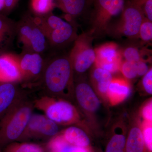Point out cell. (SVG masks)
<instances>
[{
  "label": "cell",
  "mask_w": 152,
  "mask_h": 152,
  "mask_svg": "<svg viewBox=\"0 0 152 152\" xmlns=\"http://www.w3.org/2000/svg\"><path fill=\"white\" fill-rule=\"evenodd\" d=\"M74 70L69 56H56L46 60L43 72L36 84L42 96L59 98L70 89L73 81Z\"/></svg>",
  "instance_id": "6da1fadb"
},
{
  "label": "cell",
  "mask_w": 152,
  "mask_h": 152,
  "mask_svg": "<svg viewBox=\"0 0 152 152\" xmlns=\"http://www.w3.org/2000/svg\"><path fill=\"white\" fill-rule=\"evenodd\" d=\"M34 107V103L26 95L0 120V147L23 135Z\"/></svg>",
  "instance_id": "7a4b0ae2"
},
{
  "label": "cell",
  "mask_w": 152,
  "mask_h": 152,
  "mask_svg": "<svg viewBox=\"0 0 152 152\" xmlns=\"http://www.w3.org/2000/svg\"><path fill=\"white\" fill-rule=\"evenodd\" d=\"M34 19L46 38L49 46L60 48L75 41L77 37L75 28L53 13L44 15H34Z\"/></svg>",
  "instance_id": "3957f363"
},
{
  "label": "cell",
  "mask_w": 152,
  "mask_h": 152,
  "mask_svg": "<svg viewBox=\"0 0 152 152\" xmlns=\"http://www.w3.org/2000/svg\"><path fill=\"white\" fill-rule=\"evenodd\" d=\"M16 37L23 50L42 54L49 47L44 33L29 14H25L17 22Z\"/></svg>",
  "instance_id": "277c9868"
},
{
  "label": "cell",
  "mask_w": 152,
  "mask_h": 152,
  "mask_svg": "<svg viewBox=\"0 0 152 152\" xmlns=\"http://www.w3.org/2000/svg\"><path fill=\"white\" fill-rule=\"evenodd\" d=\"M34 107L42 111L45 115L57 124H69L77 118L75 108L66 101L42 96L34 103Z\"/></svg>",
  "instance_id": "5b68a950"
},
{
  "label": "cell",
  "mask_w": 152,
  "mask_h": 152,
  "mask_svg": "<svg viewBox=\"0 0 152 152\" xmlns=\"http://www.w3.org/2000/svg\"><path fill=\"white\" fill-rule=\"evenodd\" d=\"M92 33H85L77 36L69 55L74 72L82 74L88 70L95 63L96 55L93 48Z\"/></svg>",
  "instance_id": "8992f818"
},
{
  "label": "cell",
  "mask_w": 152,
  "mask_h": 152,
  "mask_svg": "<svg viewBox=\"0 0 152 152\" xmlns=\"http://www.w3.org/2000/svg\"><path fill=\"white\" fill-rule=\"evenodd\" d=\"M94 8L92 16V34L99 35L107 31L110 21L121 13L125 0H94Z\"/></svg>",
  "instance_id": "52a82bcc"
},
{
  "label": "cell",
  "mask_w": 152,
  "mask_h": 152,
  "mask_svg": "<svg viewBox=\"0 0 152 152\" xmlns=\"http://www.w3.org/2000/svg\"><path fill=\"white\" fill-rule=\"evenodd\" d=\"M121 14L120 20L110 30L112 34L117 37H138L139 30L145 18L142 8L128 1L125 3Z\"/></svg>",
  "instance_id": "ba28073f"
},
{
  "label": "cell",
  "mask_w": 152,
  "mask_h": 152,
  "mask_svg": "<svg viewBox=\"0 0 152 152\" xmlns=\"http://www.w3.org/2000/svg\"><path fill=\"white\" fill-rule=\"evenodd\" d=\"M18 57L22 75L21 83L36 85L42 75L46 60L41 54L25 50Z\"/></svg>",
  "instance_id": "9c48e42d"
},
{
  "label": "cell",
  "mask_w": 152,
  "mask_h": 152,
  "mask_svg": "<svg viewBox=\"0 0 152 152\" xmlns=\"http://www.w3.org/2000/svg\"><path fill=\"white\" fill-rule=\"evenodd\" d=\"M22 80L18 56L6 52L0 55V83H19Z\"/></svg>",
  "instance_id": "30bf717a"
},
{
  "label": "cell",
  "mask_w": 152,
  "mask_h": 152,
  "mask_svg": "<svg viewBox=\"0 0 152 152\" xmlns=\"http://www.w3.org/2000/svg\"><path fill=\"white\" fill-rule=\"evenodd\" d=\"M25 95L18 83H0V120Z\"/></svg>",
  "instance_id": "8fae6325"
},
{
  "label": "cell",
  "mask_w": 152,
  "mask_h": 152,
  "mask_svg": "<svg viewBox=\"0 0 152 152\" xmlns=\"http://www.w3.org/2000/svg\"><path fill=\"white\" fill-rule=\"evenodd\" d=\"M59 130L58 124L45 115L32 114L23 135L30 133L52 137L56 135Z\"/></svg>",
  "instance_id": "7c38bea8"
},
{
  "label": "cell",
  "mask_w": 152,
  "mask_h": 152,
  "mask_svg": "<svg viewBox=\"0 0 152 152\" xmlns=\"http://www.w3.org/2000/svg\"><path fill=\"white\" fill-rule=\"evenodd\" d=\"M76 99L79 104L87 111L94 112L99 108L101 103L92 88L85 82H80L75 88Z\"/></svg>",
  "instance_id": "4fadbf2b"
},
{
  "label": "cell",
  "mask_w": 152,
  "mask_h": 152,
  "mask_svg": "<svg viewBox=\"0 0 152 152\" xmlns=\"http://www.w3.org/2000/svg\"><path fill=\"white\" fill-rule=\"evenodd\" d=\"M17 23L0 13V55L8 52L16 37Z\"/></svg>",
  "instance_id": "5bb4252c"
},
{
  "label": "cell",
  "mask_w": 152,
  "mask_h": 152,
  "mask_svg": "<svg viewBox=\"0 0 152 152\" xmlns=\"http://www.w3.org/2000/svg\"><path fill=\"white\" fill-rule=\"evenodd\" d=\"M130 93V86L126 79L115 78L111 82L107 94L110 102L114 105L126 99Z\"/></svg>",
  "instance_id": "9a60e30c"
},
{
  "label": "cell",
  "mask_w": 152,
  "mask_h": 152,
  "mask_svg": "<svg viewBox=\"0 0 152 152\" xmlns=\"http://www.w3.org/2000/svg\"><path fill=\"white\" fill-rule=\"evenodd\" d=\"M95 64L109 63L121 61V53L118 45L114 42L107 43L95 49Z\"/></svg>",
  "instance_id": "2e32d148"
},
{
  "label": "cell",
  "mask_w": 152,
  "mask_h": 152,
  "mask_svg": "<svg viewBox=\"0 0 152 152\" xmlns=\"http://www.w3.org/2000/svg\"><path fill=\"white\" fill-rule=\"evenodd\" d=\"M56 7L71 17H75L83 12L88 4V0H54Z\"/></svg>",
  "instance_id": "e0dca14e"
},
{
  "label": "cell",
  "mask_w": 152,
  "mask_h": 152,
  "mask_svg": "<svg viewBox=\"0 0 152 152\" xmlns=\"http://www.w3.org/2000/svg\"><path fill=\"white\" fill-rule=\"evenodd\" d=\"M64 138L66 142L75 146L85 148L90 144V140L87 134L77 127H69L64 133Z\"/></svg>",
  "instance_id": "ac0fdd59"
},
{
  "label": "cell",
  "mask_w": 152,
  "mask_h": 152,
  "mask_svg": "<svg viewBox=\"0 0 152 152\" xmlns=\"http://www.w3.org/2000/svg\"><path fill=\"white\" fill-rule=\"evenodd\" d=\"M92 77L99 91L103 94H107L113 79L111 73L96 66L92 74Z\"/></svg>",
  "instance_id": "d6986e66"
},
{
  "label": "cell",
  "mask_w": 152,
  "mask_h": 152,
  "mask_svg": "<svg viewBox=\"0 0 152 152\" xmlns=\"http://www.w3.org/2000/svg\"><path fill=\"white\" fill-rule=\"evenodd\" d=\"M144 144L141 130L137 127L132 128L126 142V152H143Z\"/></svg>",
  "instance_id": "ffe728a7"
},
{
  "label": "cell",
  "mask_w": 152,
  "mask_h": 152,
  "mask_svg": "<svg viewBox=\"0 0 152 152\" xmlns=\"http://www.w3.org/2000/svg\"><path fill=\"white\" fill-rule=\"evenodd\" d=\"M56 7L54 0H31L30 2V7L35 15L51 13Z\"/></svg>",
  "instance_id": "44dd1931"
},
{
  "label": "cell",
  "mask_w": 152,
  "mask_h": 152,
  "mask_svg": "<svg viewBox=\"0 0 152 152\" xmlns=\"http://www.w3.org/2000/svg\"><path fill=\"white\" fill-rule=\"evenodd\" d=\"M126 139L124 135L117 134L111 139L108 144L106 152H124Z\"/></svg>",
  "instance_id": "7402d4cb"
},
{
  "label": "cell",
  "mask_w": 152,
  "mask_h": 152,
  "mask_svg": "<svg viewBox=\"0 0 152 152\" xmlns=\"http://www.w3.org/2000/svg\"><path fill=\"white\" fill-rule=\"evenodd\" d=\"M51 148L54 152H87L83 148L69 145L61 141L58 138L51 142Z\"/></svg>",
  "instance_id": "603a6c76"
},
{
  "label": "cell",
  "mask_w": 152,
  "mask_h": 152,
  "mask_svg": "<svg viewBox=\"0 0 152 152\" xmlns=\"http://www.w3.org/2000/svg\"><path fill=\"white\" fill-rule=\"evenodd\" d=\"M139 37L145 42H150L152 39V22L146 18H144L139 30Z\"/></svg>",
  "instance_id": "cb8c5ba5"
},
{
  "label": "cell",
  "mask_w": 152,
  "mask_h": 152,
  "mask_svg": "<svg viewBox=\"0 0 152 152\" xmlns=\"http://www.w3.org/2000/svg\"><path fill=\"white\" fill-rule=\"evenodd\" d=\"M120 69L126 79H134L138 76L135 63L125 61L121 63Z\"/></svg>",
  "instance_id": "d4e9b609"
},
{
  "label": "cell",
  "mask_w": 152,
  "mask_h": 152,
  "mask_svg": "<svg viewBox=\"0 0 152 152\" xmlns=\"http://www.w3.org/2000/svg\"><path fill=\"white\" fill-rule=\"evenodd\" d=\"M123 55L126 61L136 63L142 60L140 52L135 47H128L125 49Z\"/></svg>",
  "instance_id": "484cf974"
},
{
  "label": "cell",
  "mask_w": 152,
  "mask_h": 152,
  "mask_svg": "<svg viewBox=\"0 0 152 152\" xmlns=\"http://www.w3.org/2000/svg\"><path fill=\"white\" fill-rule=\"evenodd\" d=\"M147 122V121H146ZM151 122H147L144 126L142 133L144 143L148 148L151 151L152 150V128Z\"/></svg>",
  "instance_id": "4316f807"
},
{
  "label": "cell",
  "mask_w": 152,
  "mask_h": 152,
  "mask_svg": "<svg viewBox=\"0 0 152 152\" xmlns=\"http://www.w3.org/2000/svg\"><path fill=\"white\" fill-rule=\"evenodd\" d=\"M15 152H43L40 146L34 144L26 143L20 145Z\"/></svg>",
  "instance_id": "83f0119b"
},
{
  "label": "cell",
  "mask_w": 152,
  "mask_h": 152,
  "mask_svg": "<svg viewBox=\"0 0 152 152\" xmlns=\"http://www.w3.org/2000/svg\"><path fill=\"white\" fill-rule=\"evenodd\" d=\"M121 63V61H120L113 63H100V64H95H95L97 66L109 71L112 73L115 72L120 69Z\"/></svg>",
  "instance_id": "f1b7e54d"
},
{
  "label": "cell",
  "mask_w": 152,
  "mask_h": 152,
  "mask_svg": "<svg viewBox=\"0 0 152 152\" xmlns=\"http://www.w3.org/2000/svg\"><path fill=\"white\" fill-rule=\"evenodd\" d=\"M142 80V85L147 93L149 94H152V69L151 68L144 75Z\"/></svg>",
  "instance_id": "f546056e"
},
{
  "label": "cell",
  "mask_w": 152,
  "mask_h": 152,
  "mask_svg": "<svg viewBox=\"0 0 152 152\" xmlns=\"http://www.w3.org/2000/svg\"><path fill=\"white\" fill-rule=\"evenodd\" d=\"M142 115L144 118L148 122H151L152 120V101L148 102L142 110Z\"/></svg>",
  "instance_id": "4dcf8cb0"
},
{
  "label": "cell",
  "mask_w": 152,
  "mask_h": 152,
  "mask_svg": "<svg viewBox=\"0 0 152 152\" xmlns=\"http://www.w3.org/2000/svg\"><path fill=\"white\" fill-rule=\"evenodd\" d=\"M19 0H5V6L2 11L4 15L10 14L16 7Z\"/></svg>",
  "instance_id": "1f68e13d"
},
{
  "label": "cell",
  "mask_w": 152,
  "mask_h": 152,
  "mask_svg": "<svg viewBox=\"0 0 152 152\" xmlns=\"http://www.w3.org/2000/svg\"><path fill=\"white\" fill-rule=\"evenodd\" d=\"M135 63L137 75L142 76L145 75L149 70L148 66L145 61L142 60Z\"/></svg>",
  "instance_id": "d6a6232c"
},
{
  "label": "cell",
  "mask_w": 152,
  "mask_h": 152,
  "mask_svg": "<svg viewBox=\"0 0 152 152\" xmlns=\"http://www.w3.org/2000/svg\"><path fill=\"white\" fill-rule=\"evenodd\" d=\"M145 15L148 20L152 21V0H148L142 7Z\"/></svg>",
  "instance_id": "836d02e7"
},
{
  "label": "cell",
  "mask_w": 152,
  "mask_h": 152,
  "mask_svg": "<svg viewBox=\"0 0 152 152\" xmlns=\"http://www.w3.org/2000/svg\"><path fill=\"white\" fill-rule=\"evenodd\" d=\"M148 0H131V2L133 4L142 8Z\"/></svg>",
  "instance_id": "e575fe53"
},
{
  "label": "cell",
  "mask_w": 152,
  "mask_h": 152,
  "mask_svg": "<svg viewBox=\"0 0 152 152\" xmlns=\"http://www.w3.org/2000/svg\"><path fill=\"white\" fill-rule=\"evenodd\" d=\"M5 6V0H0V12H2Z\"/></svg>",
  "instance_id": "d590c367"
},
{
  "label": "cell",
  "mask_w": 152,
  "mask_h": 152,
  "mask_svg": "<svg viewBox=\"0 0 152 152\" xmlns=\"http://www.w3.org/2000/svg\"><path fill=\"white\" fill-rule=\"evenodd\" d=\"M88 1H89L90 4H91V3L93 2V1H94V0H88Z\"/></svg>",
  "instance_id": "8d00e7d4"
}]
</instances>
